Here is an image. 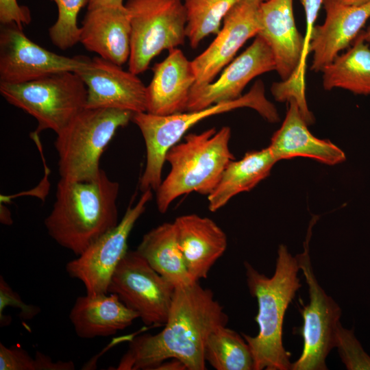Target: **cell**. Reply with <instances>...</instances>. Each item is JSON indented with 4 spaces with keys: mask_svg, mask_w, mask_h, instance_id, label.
Instances as JSON below:
<instances>
[{
    "mask_svg": "<svg viewBox=\"0 0 370 370\" xmlns=\"http://www.w3.org/2000/svg\"><path fill=\"white\" fill-rule=\"evenodd\" d=\"M151 191L143 192L135 204L129 205L116 226L94 241L76 258L67 262L68 275L82 282L86 294L108 293L113 273L128 250L130 234L152 198Z\"/></svg>",
    "mask_w": 370,
    "mask_h": 370,
    "instance_id": "cell-11",
    "label": "cell"
},
{
    "mask_svg": "<svg viewBox=\"0 0 370 370\" xmlns=\"http://www.w3.org/2000/svg\"><path fill=\"white\" fill-rule=\"evenodd\" d=\"M69 317L77 336L84 339L114 335L139 318L111 293L79 296Z\"/></svg>",
    "mask_w": 370,
    "mask_h": 370,
    "instance_id": "cell-22",
    "label": "cell"
},
{
    "mask_svg": "<svg viewBox=\"0 0 370 370\" xmlns=\"http://www.w3.org/2000/svg\"><path fill=\"white\" fill-rule=\"evenodd\" d=\"M187 369L185 365L180 360L171 358L160 363L155 370H185Z\"/></svg>",
    "mask_w": 370,
    "mask_h": 370,
    "instance_id": "cell-35",
    "label": "cell"
},
{
    "mask_svg": "<svg viewBox=\"0 0 370 370\" xmlns=\"http://www.w3.org/2000/svg\"><path fill=\"white\" fill-rule=\"evenodd\" d=\"M259 1H266V0H259Z\"/></svg>",
    "mask_w": 370,
    "mask_h": 370,
    "instance_id": "cell-39",
    "label": "cell"
},
{
    "mask_svg": "<svg viewBox=\"0 0 370 370\" xmlns=\"http://www.w3.org/2000/svg\"><path fill=\"white\" fill-rule=\"evenodd\" d=\"M240 0H184L186 36L193 49L210 34H217L222 21Z\"/></svg>",
    "mask_w": 370,
    "mask_h": 370,
    "instance_id": "cell-27",
    "label": "cell"
},
{
    "mask_svg": "<svg viewBox=\"0 0 370 370\" xmlns=\"http://www.w3.org/2000/svg\"><path fill=\"white\" fill-rule=\"evenodd\" d=\"M0 295L1 303L12 301L16 303L18 308H21L25 319H30V317H33L37 313L36 308L35 306L31 307L24 304L21 300L20 297L10 288L2 276H1L0 279Z\"/></svg>",
    "mask_w": 370,
    "mask_h": 370,
    "instance_id": "cell-32",
    "label": "cell"
},
{
    "mask_svg": "<svg viewBox=\"0 0 370 370\" xmlns=\"http://www.w3.org/2000/svg\"><path fill=\"white\" fill-rule=\"evenodd\" d=\"M0 92L11 105L38 122L35 131L58 133L86 107L87 88L73 71L52 73L21 84L0 82Z\"/></svg>",
    "mask_w": 370,
    "mask_h": 370,
    "instance_id": "cell-7",
    "label": "cell"
},
{
    "mask_svg": "<svg viewBox=\"0 0 370 370\" xmlns=\"http://www.w3.org/2000/svg\"><path fill=\"white\" fill-rule=\"evenodd\" d=\"M273 52L260 36L224 69L219 77L208 84L193 86L186 111L199 110L242 96L247 84L256 77L275 70Z\"/></svg>",
    "mask_w": 370,
    "mask_h": 370,
    "instance_id": "cell-16",
    "label": "cell"
},
{
    "mask_svg": "<svg viewBox=\"0 0 370 370\" xmlns=\"http://www.w3.org/2000/svg\"><path fill=\"white\" fill-rule=\"evenodd\" d=\"M123 0H89L88 10H92L104 6L123 5Z\"/></svg>",
    "mask_w": 370,
    "mask_h": 370,
    "instance_id": "cell-36",
    "label": "cell"
},
{
    "mask_svg": "<svg viewBox=\"0 0 370 370\" xmlns=\"http://www.w3.org/2000/svg\"><path fill=\"white\" fill-rule=\"evenodd\" d=\"M88 58L58 55L29 39L16 24L1 25L0 82L21 84L55 73L75 72Z\"/></svg>",
    "mask_w": 370,
    "mask_h": 370,
    "instance_id": "cell-12",
    "label": "cell"
},
{
    "mask_svg": "<svg viewBox=\"0 0 370 370\" xmlns=\"http://www.w3.org/2000/svg\"><path fill=\"white\" fill-rule=\"evenodd\" d=\"M360 34L367 42L370 43V25L366 31H361Z\"/></svg>",
    "mask_w": 370,
    "mask_h": 370,
    "instance_id": "cell-38",
    "label": "cell"
},
{
    "mask_svg": "<svg viewBox=\"0 0 370 370\" xmlns=\"http://www.w3.org/2000/svg\"><path fill=\"white\" fill-rule=\"evenodd\" d=\"M58 8V18L49 28L52 43L65 50L79 42L80 27L77 25V14L89 0H52Z\"/></svg>",
    "mask_w": 370,
    "mask_h": 370,
    "instance_id": "cell-28",
    "label": "cell"
},
{
    "mask_svg": "<svg viewBox=\"0 0 370 370\" xmlns=\"http://www.w3.org/2000/svg\"><path fill=\"white\" fill-rule=\"evenodd\" d=\"M276 162L269 147L249 151L239 160H232L214 189L208 195L209 210L215 212L233 197L253 189L269 176Z\"/></svg>",
    "mask_w": 370,
    "mask_h": 370,
    "instance_id": "cell-23",
    "label": "cell"
},
{
    "mask_svg": "<svg viewBox=\"0 0 370 370\" xmlns=\"http://www.w3.org/2000/svg\"><path fill=\"white\" fill-rule=\"evenodd\" d=\"M119 184L101 169L95 178H60L56 200L45 226L50 237L75 256L119 223L116 200Z\"/></svg>",
    "mask_w": 370,
    "mask_h": 370,
    "instance_id": "cell-2",
    "label": "cell"
},
{
    "mask_svg": "<svg viewBox=\"0 0 370 370\" xmlns=\"http://www.w3.org/2000/svg\"><path fill=\"white\" fill-rule=\"evenodd\" d=\"M335 347L347 369L370 370V356L363 349L354 330L343 328L341 323L336 330Z\"/></svg>",
    "mask_w": 370,
    "mask_h": 370,
    "instance_id": "cell-29",
    "label": "cell"
},
{
    "mask_svg": "<svg viewBox=\"0 0 370 370\" xmlns=\"http://www.w3.org/2000/svg\"><path fill=\"white\" fill-rule=\"evenodd\" d=\"M134 113L110 108L81 110L61 131L54 143L60 178L89 180L101 171L99 160L116 132L127 125Z\"/></svg>",
    "mask_w": 370,
    "mask_h": 370,
    "instance_id": "cell-6",
    "label": "cell"
},
{
    "mask_svg": "<svg viewBox=\"0 0 370 370\" xmlns=\"http://www.w3.org/2000/svg\"><path fill=\"white\" fill-rule=\"evenodd\" d=\"M347 5H361L369 2L370 0H336Z\"/></svg>",
    "mask_w": 370,
    "mask_h": 370,
    "instance_id": "cell-37",
    "label": "cell"
},
{
    "mask_svg": "<svg viewBox=\"0 0 370 370\" xmlns=\"http://www.w3.org/2000/svg\"><path fill=\"white\" fill-rule=\"evenodd\" d=\"M0 370H36L35 358L19 347L0 343Z\"/></svg>",
    "mask_w": 370,
    "mask_h": 370,
    "instance_id": "cell-30",
    "label": "cell"
},
{
    "mask_svg": "<svg viewBox=\"0 0 370 370\" xmlns=\"http://www.w3.org/2000/svg\"><path fill=\"white\" fill-rule=\"evenodd\" d=\"M35 360L36 370H73L75 365L72 361L53 362L51 358L44 354L36 352Z\"/></svg>",
    "mask_w": 370,
    "mask_h": 370,
    "instance_id": "cell-34",
    "label": "cell"
},
{
    "mask_svg": "<svg viewBox=\"0 0 370 370\" xmlns=\"http://www.w3.org/2000/svg\"><path fill=\"white\" fill-rule=\"evenodd\" d=\"M326 90L343 88L356 95H370V45L360 33L347 51L338 55L322 70Z\"/></svg>",
    "mask_w": 370,
    "mask_h": 370,
    "instance_id": "cell-25",
    "label": "cell"
},
{
    "mask_svg": "<svg viewBox=\"0 0 370 370\" xmlns=\"http://www.w3.org/2000/svg\"><path fill=\"white\" fill-rule=\"evenodd\" d=\"M136 251L175 288L196 282L186 269L173 223H164L147 232Z\"/></svg>",
    "mask_w": 370,
    "mask_h": 370,
    "instance_id": "cell-24",
    "label": "cell"
},
{
    "mask_svg": "<svg viewBox=\"0 0 370 370\" xmlns=\"http://www.w3.org/2000/svg\"><path fill=\"white\" fill-rule=\"evenodd\" d=\"M288 103L285 119L269 146L277 162L297 157L308 158L328 165L343 162L344 152L330 141L314 136L295 100L290 99Z\"/></svg>",
    "mask_w": 370,
    "mask_h": 370,
    "instance_id": "cell-21",
    "label": "cell"
},
{
    "mask_svg": "<svg viewBox=\"0 0 370 370\" xmlns=\"http://www.w3.org/2000/svg\"><path fill=\"white\" fill-rule=\"evenodd\" d=\"M173 223L190 275L196 282L206 278L227 248L225 233L211 219L196 214L177 217Z\"/></svg>",
    "mask_w": 370,
    "mask_h": 370,
    "instance_id": "cell-20",
    "label": "cell"
},
{
    "mask_svg": "<svg viewBox=\"0 0 370 370\" xmlns=\"http://www.w3.org/2000/svg\"><path fill=\"white\" fill-rule=\"evenodd\" d=\"M87 88L85 108L147 111V86L131 71L99 56L75 71Z\"/></svg>",
    "mask_w": 370,
    "mask_h": 370,
    "instance_id": "cell-13",
    "label": "cell"
},
{
    "mask_svg": "<svg viewBox=\"0 0 370 370\" xmlns=\"http://www.w3.org/2000/svg\"><path fill=\"white\" fill-rule=\"evenodd\" d=\"M246 281L258 311L255 320L258 333L255 336L242 334L248 343L254 360V370H291V353L282 342V329L286 309L301 286L297 276L299 267L297 257L280 245L274 274L268 278L249 262L244 263Z\"/></svg>",
    "mask_w": 370,
    "mask_h": 370,
    "instance_id": "cell-3",
    "label": "cell"
},
{
    "mask_svg": "<svg viewBox=\"0 0 370 370\" xmlns=\"http://www.w3.org/2000/svg\"><path fill=\"white\" fill-rule=\"evenodd\" d=\"M300 1L304 8L306 16V34L305 39L308 51V40L314 26V22L323 5V0H300Z\"/></svg>",
    "mask_w": 370,
    "mask_h": 370,
    "instance_id": "cell-33",
    "label": "cell"
},
{
    "mask_svg": "<svg viewBox=\"0 0 370 370\" xmlns=\"http://www.w3.org/2000/svg\"><path fill=\"white\" fill-rule=\"evenodd\" d=\"M32 21L29 9L20 5L16 0H0V22L1 25L16 24L23 29V25Z\"/></svg>",
    "mask_w": 370,
    "mask_h": 370,
    "instance_id": "cell-31",
    "label": "cell"
},
{
    "mask_svg": "<svg viewBox=\"0 0 370 370\" xmlns=\"http://www.w3.org/2000/svg\"><path fill=\"white\" fill-rule=\"evenodd\" d=\"M130 38L125 4L88 10L80 27L79 42L84 48L119 66L129 60Z\"/></svg>",
    "mask_w": 370,
    "mask_h": 370,
    "instance_id": "cell-19",
    "label": "cell"
},
{
    "mask_svg": "<svg viewBox=\"0 0 370 370\" xmlns=\"http://www.w3.org/2000/svg\"><path fill=\"white\" fill-rule=\"evenodd\" d=\"M175 288L136 251L127 250L111 278L108 293L116 294L147 325H164Z\"/></svg>",
    "mask_w": 370,
    "mask_h": 370,
    "instance_id": "cell-10",
    "label": "cell"
},
{
    "mask_svg": "<svg viewBox=\"0 0 370 370\" xmlns=\"http://www.w3.org/2000/svg\"><path fill=\"white\" fill-rule=\"evenodd\" d=\"M227 322L223 307L211 290L198 282L175 288L164 329L132 339L116 369L155 370L162 362L175 358L188 370H204L206 340Z\"/></svg>",
    "mask_w": 370,
    "mask_h": 370,
    "instance_id": "cell-1",
    "label": "cell"
},
{
    "mask_svg": "<svg viewBox=\"0 0 370 370\" xmlns=\"http://www.w3.org/2000/svg\"><path fill=\"white\" fill-rule=\"evenodd\" d=\"M314 217L309 225L304 251L296 256L308 286L309 304L300 310L303 325L299 334L303 338V349L292 363L291 370H326L325 358L335 347V335L340 323L341 310L332 297L326 294L313 272L309 255V241Z\"/></svg>",
    "mask_w": 370,
    "mask_h": 370,
    "instance_id": "cell-9",
    "label": "cell"
},
{
    "mask_svg": "<svg viewBox=\"0 0 370 370\" xmlns=\"http://www.w3.org/2000/svg\"><path fill=\"white\" fill-rule=\"evenodd\" d=\"M204 358L216 370H254L251 349L236 331L221 325L208 336Z\"/></svg>",
    "mask_w": 370,
    "mask_h": 370,
    "instance_id": "cell-26",
    "label": "cell"
},
{
    "mask_svg": "<svg viewBox=\"0 0 370 370\" xmlns=\"http://www.w3.org/2000/svg\"><path fill=\"white\" fill-rule=\"evenodd\" d=\"M155 64L153 75L147 86V112L167 116L186 111L190 90L195 84L191 64L178 48Z\"/></svg>",
    "mask_w": 370,
    "mask_h": 370,
    "instance_id": "cell-18",
    "label": "cell"
},
{
    "mask_svg": "<svg viewBox=\"0 0 370 370\" xmlns=\"http://www.w3.org/2000/svg\"><path fill=\"white\" fill-rule=\"evenodd\" d=\"M259 0H240L223 19V27L206 50L191 60L195 75L194 86L214 81L247 40L260 30Z\"/></svg>",
    "mask_w": 370,
    "mask_h": 370,
    "instance_id": "cell-15",
    "label": "cell"
},
{
    "mask_svg": "<svg viewBox=\"0 0 370 370\" xmlns=\"http://www.w3.org/2000/svg\"><path fill=\"white\" fill-rule=\"evenodd\" d=\"M131 38L128 70L138 75L164 50L184 43L186 14L182 0H127Z\"/></svg>",
    "mask_w": 370,
    "mask_h": 370,
    "instance_id": "cell-8",
    "label": "cell"
},
{
    "mask_svg": "<svg viewBox=\"0 0 370 370\" xmlns=\"http://www.w3.org/2000/svg\"><path fill=\"white\" fill-rule=\"evenodd\" d=\"M240 108L254 109L270 123L280 119L275 106L265 97L264 86L260 80L256 82L250 90L241 97L201 110L167 116L147 112L134 113L132 121L139 128L146 147V164L139 180L142 193L147 190H156L160 185L167 151L190 127L206 118Z\"/></svg>",
    "mask_w": 370,
    "mask_h": 370,
    "instance_id": "cell-5",
    "label": "cell"
},
{
    "mask_svg": "<svg viewBox=\"0 0 370 370\" xmlns=\"http://www.w3.org/2000/svg\"><path fill=\"white\" fill-rule=\"evenodd\" d=\"M262 37L275 58V71L282 81L292 75L304 77L308 53L305 37L298 31L293 0H266L258 11Z\"/></svg>",
    "mask_w": 370,
    "mask_h": 370,
    "instance_id": "cell-14",
    "label": "cell"
},
{
    "mask_svg": "<svg viewBox=\"0 0 370 370\" xmlns=\"http://www.w3.org/2000/svg\"><path fill=\"white\" fill-rule=\"evenodd\" d=\"M231 130L223 126L201 133H191L167 151L171 166L166 177L156 190L158 211L164 214L179 197L196 192L208 195L216 187L227 165L234 160L229 143Z\"/></svg>",
    "mask_w": 370,
    "mask_h": 370,
    "instance_id": "cell-4",
    "label": "cell"
},
{
    "mask_svg": "<svg viewBox=\"0 0 370 370\" xmlns=\"http://www.w3.org/2000/svg\"><path fill=\"white\" fill-rule=\"evenodd\" d=\"M324 22L314 26L308 40L312 53L310 69L319 72L347 48L370 18V1L347 5L336 0H323Z\"/></svg>",
    "mask_w": 370,
    "mask_h": 370,
    "instance_id": "cell-17",
    "label": "cell"
}]
</instances>
